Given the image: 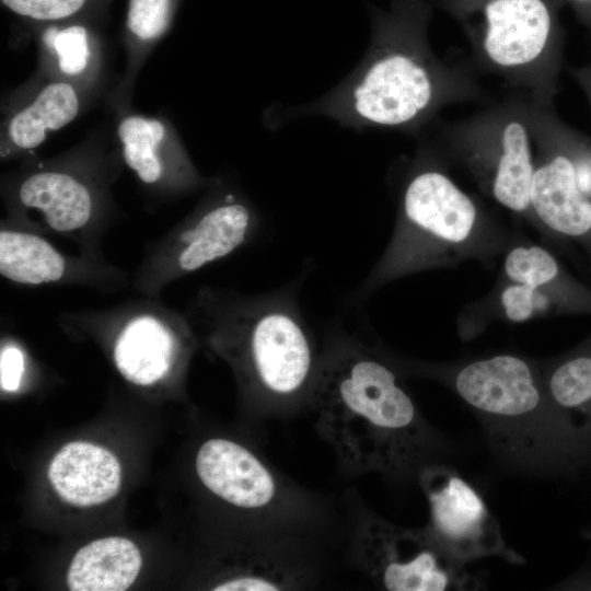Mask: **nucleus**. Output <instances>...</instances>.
Segmentation results:
<instances>
[{
	"mask_svg": "<svg viewBox=\"0 0 591 591\" xmlns=\"http://www.w3.org/2000/svg\"><path fill=\"white\" fill-rule=\"evenodd\" d=\"M24 371V357L15 346H5L0 355V383L7 392H15Z\"/></svg>",
	"mask_w": 591,
	"mask_h": 591,
	"instance_id": "24",
	"label": "nucleus"
},
{
	"mask_svg": "<svg viewBox=\"0 0 591 591\" xmlns=\"http://www.w3.org/2000/svg\"><path fill=\"white\" fill-rule=\"evenodd\" d=\"M11 12L42 23H58L82 13L90 0H1Z\"/></svg>",
	"mask_w": 591,
	"mask_h": 591,
	"instance_id": "23",
	"label": "nucleus"
},
{
	"mask_svg": "<svg viewBox=\"0 0 591 591\" xmlns=\"http://www.w3.org/2000/svg\"><path fill=\"white\" fill-rule=\"evenodd\" d=\"M542 370L568 444L591 438V345L542 363Z\"/></svg>",
	"mask_w": 591,
	"mask_h": 591,
	"instance_id": "16",
	"label": "nucleus"
},
{
	"mask_svg": "<svg viewBox=\"0 0 591 591\" xmlns=\"http://www.w3.org/2000/svg\"><path fill=\"white\" fill-rule=\"evenodd\" d=\"M18 196L24 207L39 210L55 231L82 228L92 216L91 189L66 171L47 170L28 175L22 181Z\"/></svg>",
	"mask_w": 591,
	"mask_h": 591,
	"instance_id": "17",
	"label": "nucleus"
},
{
	"mask_svg": "<svg viewBox=\"0 0 591 591\" xmlns=\"http://www.w3.org/2000/svg\"><path fill=\"white\" fill-rule=\"evenodd\" d=\"M462 27L472 68L553 104L563 67L565 0H429Z\"/></svg>",
	"mask_w": 591,
	"mask_h": 591,
	"instance_id": "6",
	"label": "nucleus"
},
{
	"mask_svg": "<svg viewBox=\"0 0 591 591\" xmlns=\"http://www.w3.org/2000/svg\"><path fill=\"white\" fill-rule=\"evenodd\" d=\"M92 93L39 71L5 101L1 120V157L32 151L86 108Z\"/></svg>",
	"mask_w": 591,
	"mask_h": 591,
	"instance_id": "11",
	"label": "nucleus"
},
{
	"mask_svg": "<svg viewBox=\"0 0 591 591\" xmlns=\"http://www.w3.org/2000/svg\"><path fill=\"white\" fill-rule=\"evenodd\" d=\"M392 361L452 389L478 414L498 453L510 462L543 470L568 449L542 363L513 354L444 366Z\"/></svg>",
	"mask_w": 591,
	"mask_h": 591,
	"instance_id": "5",
	"label": "nucleus"
},
{
	"mask_svg": "<svg viewBox=\"0 0 591 591\" xmlns=\"http://www.w3.org/2000/svg\"><path fill=\"white\" fill-rule=\"evenodd\" d=\"M429 0L370 7L371 39L350 76L305 112L343 126L416 132L444 107L478 102L487 92L465 66L441 60L428 39Z\"/></svg>",
	"mask_w": 591,
	"mask_h": 591,
	"instance_id": "2",
	"label": "nucleus"
},
{
	"mask_svg": "<svg viewBox=\"0 0 591 591\" xmlns=\"http://www.w3.org/2000/svg\"><path fill=\"white\" fill-rule=\"evenodd\" d=\"M382 350L337 325L328 329L306 408L347 474H418L439 439Z\"/></svg>",
	"mask_w": 591,
	"mask_h": 591,
	"instance_id": "1",
	"label": "nucleus"
},
{
	"mask_svg": "<svg viewBox=\"0 0 591 591\" xmlns=\"http://www.w3.org/2000/svg\"><path fill=\"white\" fill-rule=\"evenodd\" d=\"M176 340L169 328L150 315L132 320L119 334L114 361L119 373L137 385H152L170 371Z\"/></svg>",
	"mask_w": 591,
	"mask_h": 591,
	"instance_id": "19",
	"label": "nucleus"
},
{
	"mask_svg": "<svg viewBox=\"0 0 591 591\" xmlns=\"http://www.w3.org/2000/svg\"><path fill=\"white\" fill-rule=\"evenodd\" d=\"M445 152L484 194L532 222L534 144L529 94L519 92L441 128Z\"/></svg>",
	"mask_w": 591,
	"mask_h": 591,
	"instance_id": "7",
	"label": "nucleus"
},
{
	"mask_svg": "<svg viewBox=\"0 0 591 591\" xmlns=\"http://www.w3.org/2000/svg\"><path fill=\"white\" fill-rule=\"evenodd\" d=\"M258 227V216L240 198L225 196L207 207L183 235L177 265L194 271L243 245Z\"/></svg>",
	"mask_w": 591,
	"mask_h": 591,
	"instance_id": "14",
	"label": "nucleus"
},
{
	"mask_svg": "<svg viewBox=\"0 0 591 591\" xmlns=\"http://www.w3.org/2000/svg\"><path fill=\"white\" fill-rule=\"evenodd\" d=\"M503 279L538 287L566 306L584 302L583 294L576 290L566 277L554 255L536 244H515L506 254L502 267Z\"/></svg>",
	"mask_w": 591,
	"mask_h": 591,
	"instance_id": "21",
	"label": "nucleus"
},
{
	"mask_svg": "<svg viewBox=\"0 0 591 591\" xmlns=\"http://www.w3.org/2000/svg\"><path fill=\"white\" fill-rule=\"evenodd\" d=\"M47 476L62 501L76 507H92L105 503L118 494L121 466L106 448L72 441L54 455Z\"/></svg>",
	"mask_w": 591,
	"mask_h": 591,
	"instance_id": "13",
	"label": "nucleus"
},
{
	"mask_svg": "<svg viewBox=\"0 0 591 591\" xmlns=\"http://www.w3.org/2000/svg\"><path fill=\"white\" fill-rule=\"evenodd\" d=\"M502 246L482 204L432 153L421 151L404 178L391 239L352 298L363 299L408 275L487 258Z\"/></svg>",
	"mask_w": 591,
	"mask_h": 591,
	"instance_id": "4",
	"label": "nucleus"
},
{
	"mask_svg": "<svg viewBox=\"0 0 591 591\" xmlns=\"http://www.w3.org/2000/svg\"><path fill=\"white\" fill-rule=\"evenodd\" d=\"M570 74L582 89L591 105V61L579 68H571Z\"/></svg>",
	"mask_w": 591,
	"mask_h": 591,
	"instance_id": "26",
	"label": "nucleus"
},
{
	"mask_svg": "<svg viewBox=\"0 0 591 591\" xmlns=\"http://www.w3.org/2000/svg\"><path fill=\"white\" fill-rule=\"evenodd\" d=\"M529 99L534 144L532 222L556 234L584 236L591 232V200L578 184L573 158L578 130L558 116L553 104Z\"/></svg>",
	"mask_w": 591,
	"mask_h": 591,
	"instance_id": "9",
	"label": "nucleus"
},
{
	"mask_svg": "<svg viewBox=\"0 0 591 591\" xmlns=\"http://www.w3.org/2000/svg\"><path fill=\"white\" fill-rule=\"evenodd\" d=\"M303 278L256 297L202 301L212 345L235 361L267 418L306 408L315 380L321 350L299 304Z\"/></svg>",
	"mask_w": 591,
	"mask_h": 591,
	"instance_id": "3",
	"label": "nucleus"
},
{
	"mask_svg": "<svg viewBox=\"0 0 591 591\" xmlns=\"http://www.w3.org/2000/svg\"><path fill=\"white\" fill-rule=\"evenodd\" d=\"M349 560L375 586L389 591H443L462 587V565L452 560L425 529L392 524L354 507Z\"/></svg>",
	"mask_w": 591,
	"mask_h": 591,
	"instance_id": "8",
	"label": "nucleus"
},
{
	"mask_svg": "<svg viewBox=\"0 0 591 591\" xmlns=\"http://www.w3.org/2000/svg\"><path fill=\"white\" fill-rule=\"evenodd\" d=\"M430 511L425 528L455 563L505 552L499 526L477 491L451 468L434 462L417 474Z\"/></svg>",
	"mask_w": 591,
	"mask_h": 591,
	"instance_id": "10",
	"label": "nucleus"
},
{
	"mask_svg": "<svg viewBox=\"0 0 591 591\" xmlns=\"http://www.w3.org/2000/svg\"><path fill=\"white\" fill-rule=\"evenodd\" d=\"M63 257L44 239L18 231L0 233V273L20 283L39 285L60 279Z\"/></svg>",
	"mask_w": 591,
	"mask_h": 591,
	"instance_id": "20",
	"label": "nucleus"
},
{
	"mask_svg": "<svg viewBox=\"0 0 591 591\" xmlns=\"http://www.w3.org/2000/svg\"><path fill=\"white\" fill-rule=\"evenodd\" d=\"M38 71L94 93L103 69V49L81 24L48 25L38 37Z\"/></svg>",
	"mask_w": 591,
	"mask_h": 591,
	"instance_id": "15",
	"label": "nucleus"
},
{
	"mask_svg": "<svg viewBox=\"0 0 591 591\" xmlns=\"http://www.w3.org/2000/svg\"><path fill=\"white\" fill-rule=\"evenodd\" d=\"M565 3L571 7L579 22L591 35V0H565Z\"/></svg>",
	"mask_w": 591,
	"mask_h": 591,
	"instance_id": "25",
	"label": "nucleus"
},
{
	"mask_svg": "<svg viewBox=\"0 0 591 591\" xmlns=\"http://www.w3.org/2000/svg\"><path fill=\"white\" fill-rule=\"evenodd\" d=\"M116 138L125 164L147 185L164 182L170 176L182 183H199L171 123L158 116L131 112L117 114Z\"/></svg>",
	"mask_w": 591,
	"mask_h": 591,
	"instance_id": "12",
	"label": "nucleus"
},
{
	"mask_svg": "<svg viewBox=\"0 0 591 591\" xmlns=\"http://www.w3.org/2000/svg\"><path fill=\"white\" fill-rule=\"evenodd\" d=\"M496 312L508 322L523 323L566 306L549 292L505 279L494 300Z\"/></svg>",
	"mask_w": 591,
	"mask_h": 591,
	"instance_id": "22",
	"label": "nucleus"
},
{
	"mask_svg": "<svg viewBox=\"0 0 591 591\" xmlns=\"http://www.w3.org/2000/svg\"><path fill=\"white\" fill-rule=\"evenodd\" d=\"M142 557L138 546L123 536L92 541L73 556L67 572L72 591H124L139 575Z\"/></svg>",
	"mask_w": 591,
	"mask_h": 591,
	"instance_id": "18",
	"label": "nucleus"
}]
</instances>
